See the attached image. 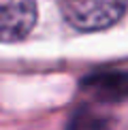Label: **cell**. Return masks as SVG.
I'll use <instances>...</instances> for the list:
<instances>
[{"label":"cell","mask_w":128,"mask_h":130,"mask_svg":"<svg viewBox=\"0 0 128 130\" xmlns=\"http://www.w3.org/2000/svg\"><path fill=\"white\" fill-rule=\"evenodd\" d=\"M36 24V0H0V43H17Z\"/></svg>","instance_id":"cell-2"},{"label":"cell","mask_w":128,"mask_h":130,"mask_svg":"<svg viewBox=\"0 0 128 130\" xmlns=\"http://www.w3.org/2000/svg\"><path fill=\"white\" fill-rule=\"evenodd\" d=\"M68 24L79 30H103L124 15L126 0H60Z\"/></svg>","instance_id":"cell-1"}]
</instances>
